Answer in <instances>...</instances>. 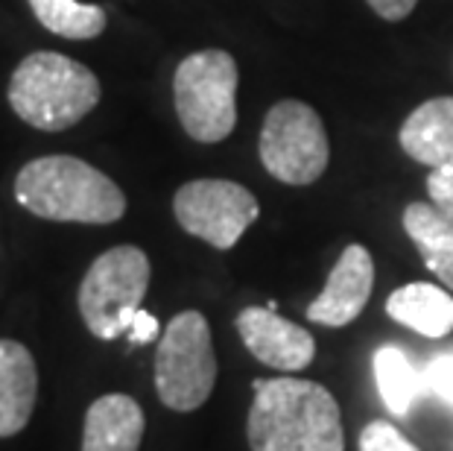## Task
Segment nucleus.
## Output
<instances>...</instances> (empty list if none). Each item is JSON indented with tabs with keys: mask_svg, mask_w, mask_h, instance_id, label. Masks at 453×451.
<instances>
[{
	"mask_svg": "<svg viewBox=\"0 0 453 451\" xmlns=\"http://www.w3.org/2000/svg\"><path fill=\"white\" fill-rule=\"evenodd\" d=\"M217 354L211 325L199 311H181L161 331L156 349V390L170 410H199L214 393Z\"/></svg>",
	"mask_w": 453,
	"mask_h": 451,
	"instance_id": "6",
	"label": "nucleus"
},
{
	"mask_svg": "<svg viewBox=\"0 0 453 451\" xmlns=\"http://www.w3.org/2000/svg\"><path fill=\"white\" fill-rule=\"evenodd\" d=\"M372 9H374V15H380L383 21H403L412 9H416L418 0H365Z\"/></svg>",
	"mask_w": 453,
	"mask_h": 451,
	"instance_id": "22",
	"label": "nucleus"
},
{
	"mask_svg": "<svg viewBox=\"0 0 453 451\" xmlns=\"http://www.w3.org/2000/svg\"><path fill=\"white\" fill-rule=\"evenodd\" d=\"M257 150L266 174L284 185H313L331 161L319 112L302 100H281L269 109Z\"/></svg>",
	"mask_w": 453,
	"mask_h": 451,
	"instance_id": "7",
	"label": "nucleus"
},
{
	"mask_svg": "<svg viewBox=\"0 0 453 451\" xmlns=\"http://www.w3.org/2000/svg\"><path fill=\"white\" fill-rule=\"evenodd\" d=\"M237 331L243 346L255 354L260 363L273 367L278 372H302L313 363L316 358V340L313 334L284 320L281 314L260 305L243 308L237 314Z\"/></svg>",
	"mask_w": 453,
	"mask_h": 451,
	"instance_id": "9",
	"label": "nucleus"
},
{
	"mask_svg": "<svg viewBox=\"0 0 453 451\" xmlns=\"http://www.w3.org/2000/svg\"><path fill=\"white\" fill-rule=\"evenodd\" d=\"M360 451H418V448L398 428L389 425V422L374 419L360 431Z\"/></svg>",
	"mask_w": 453,
	"mask_h": 451,
	"instance_id": "18",
	"label": "nucleus"
},
{
	"mask_svg": "<svg viewBox=\"0 0 453 451\" xmlns=\"http://www.w3.org/2000/svg\"><path fill=\"white\" fill-rule=\"evenodd\" d=\"M403 152L430 170L453 167V97H433L407 114L401 127Z\"/></svg>",
	"mask_w": 453,
	"mask_h": 451,
	"instance_id": "13",
	"label": "nucleus"
},
{
	"mask_svg": "<svg viewBox=\"0 0 453 451\" xmlns=\"http://www.w3.org/2000/svg\"><path fill=\"white\" fill-rule=\"evenodd\" d=\"M427 194H430V203L436 206L445 217L453 220V167L430 170V176H427Z\"/></svg>",
	"mask_w": 453,
	"mask_h": 451,
	"instance_id": "19",
	"label": "nucleus"
},
{
	"mask_svg": "<svg viewBox=\"0 0 453 451\" xmlns=\"http://www.w3.org/2000/svg\"><path fill=\"white\" fill-rule=\"evenodd\" d=\"M237 82L234 56L226 51H199L181 59L173 76V100L181 127L194 141L219 144L237 127Z\"/></svg>",
	"mask_w": 453,
	"mask_h": 451,
	"instance_id": "4",
	"label": "nucleus"
},
{
	"mask_svg": "<svg viewBox=\"0 0 453 451\" xmlns=\"http://www.w3.org/2000/svg\"><path fill=\"white\" fill-rule=\"evenodd\" d=\"M30 9L44 30L62 38H97L105 30V12L97 4H76V0H30Z\"/></svg>",
	"mask_w": 453,
	"mask_h": 451,
	"instance_id": "17",
	"label": "nucleus"
},
{
	"mask_svg": "<svg viewBox=\"0 0 453 451\" xmlns=\"http://www.w3.org/2000/svg\"><path fill=\"white\" fill-rule=\"evenodd\" d=\"M150 258L141 246L123 244L94 258L80 284V314L100 340L129 331L150 287Z\"/></svg>",
	"mask_w": 453,
	"mask_h": 451,
	"instance_id": "5",
	"label": "nucleus"
},
{
	"mask_svg": "<svg viewBox=\"0 0 453 451\" xmlns=\"http://www.w3.org/2000/svg\"><path fill=\"white\" fill-rule=\"evenodd\" d=\"M246 437L252 451H345L331 390L307 378H255Z\"/></svg>",
	"mask_w": 453,
	"mask_h": 451,
	"instance_id": "1",
	"label": "nucleus"
},
{
	"mask_svg": "<svg viewBox=\"0 0 453 451\" xmlns=\"http://www.w3.org/2000/svg\"><path fill=\"white\" fill-rule=\"evenodd\" d=\"M424 378H427V387L436 393V396L448 399L453 405V352L433 358L427 372H424Z\"/></svg>",
	"mask_w": 453,
	"mask_h": 451,
	"instance_id": "20",
	"label": "nucleus"
},
{
	"mask_svg": "<svg viewBox=\"0 0 453 451\" xmlns=\"http://www.w3.org/2000/svg\"><path fill=\"white\" fill-rule=\"evenodd\" d=\"M100 80L91 68L56 51L27 56L6 89L18 118L42 132L76 127L100 103Z\"/></svg>",
	"mask_w": 453,
	"mask_h": 451,
	"instance_id": "3",
	"label": "nucleus"
},
{
	"mask_svg": "<svg viewBox=\"0 0 453 451\" xmlns=\"http://www.w3.org/2000/svg\"><path fill=\"white\" fill-rule=\"evenodd\" d=\"M173 214L188 235L231 249L260 214L257 197L228 179H194L173 197Z\"/></svg>",
	"mask_w": 453,
	"mask_h": 451,
	"instance_id": "8",
	"label": "nucleus"
},
{
	"mask_svg": "<svg viewBox=\"0 0 453 451\" xmlns=\"http://www.w3.org/2000/svg\"><path fill=\"white\" fill-rule=\"evenodd\" d=\"M38 396L35 361L18 340L0 338V437H15L33 416Z\"/></svg>",
	"mask_w": 453,
	"mask_h": 451,
	"instance_id": "12",
	"label": "nucleus"
},
{
	"mask_svg": "<svg viewBox=\"0 0 453 451\" xmlns=\"http://www.w3.org/2000/svg\"><path fill=\"white\" fill-rule=\"evenodd\" d=\"M374 287V258L365 246L349 244L336 258L322 293L307 305V320L327 329L351 325L369 305Z\"/></svg>",
	"mask_w": 453,
	"mask_h": 451,
	"instance_id": "10",
	"label": "nucleus"
},
{
	"mask_svg": "<svg viewBox=\"0 0 453 451\" xmlns=\"http://www.w3.org/2000/svg\"><path fill=\"white\" fill-rule=\"evenodd\" d=\"M403 229L416 244L424 267L453 291V220L433 203H412L403 208Z\"/></svg>",
	"mask_w": 453,
	"mask_h": 451,
	"instance_id": "15",
	"label": "nucleus"
},
{
	"mask_svg": "<svg viewBox=\"0 0 453 451\" xmlns=\"http://www.w3.org/2000/svg\"><path fill=\"white\" fill-rule=\"evenodd\" d=\"M141 405L123 393H109L91 401L82 428V451H138L143 439Z\"/></svg>",
	"mask_w": 453,
	"mask_h": 451,
	"instance_id": "11",
	"label": "nucleus"
},
{
	"mask_svg": "<svg viewBox=\"0 0 453 451\" xmlns=\"http://www.w3.org/2000/svg\"><path fill=\"white\" fill-rule=\"evenodd\" d=\"M387 314L430 340L448 338L453 331V296L427 282L398 287L387 299Z\"/></svg>",
	"mask_w": 453,
	"mask_h": 451,
	"instance_id": "14",
	"label": "nucleus"
},
{
	"mask_svg": "<svg viewBox=\"0 0 453 451\" xmlns=\"http://www.w3.org/2000/svg\"><path fill=\"white\" fill-rule=\"evenodd\" d=\"M374 378H378L380 396L395 416H407L418 396H424V390H430L427 378L418 376V369L398 346H380L374 352Z\"/></svg>",
	"mask_w": 453,
	"mask_h": 451,
	"instance_id": "16",
	"label": "nucleus"
},
{
	"mask_svg": "<svg viewBox=\"0 0 453 451\" xmlns=\"http://www.w3.org/2000/svg\"><path fill=\"white\" fill-rule=\"evenodd\" d=\"M15 199L30 214L53 223H118L127 197L103 170L76 156H42L18 170Z\"/></svg>",
	"mask_w": 453,
	"mask_h": 451,
	"instance_id": "2",
	"label": "nucleus"
},
{
	"mask_svg": "<svg viewBox=\"0 0 453 451\" xmlns=\"http://www.w3.org/2000/svg\"><path fill=\"white\" fill-rule=\"evenodd\" d=\"M158 334H161L158 320H156V316H152L150 311H143V308H141L138 314H134V320H132V325H129L127 338H129L132 346H147V343L158 340Z\"/></svg>",
	"mask_w": 453,
	"mask_h": 451,
	"instance_id": "21",
	"label": "nucleus"
}]
</instances>
